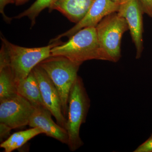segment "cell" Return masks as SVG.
<instances>
[{
    "label": "cell",
    "mask_w": 152,
    "mask_h": 152,
    "mask_svg": "<svg viewBox=\"0 0 152 152\" xmlns=\"http://www.w3.org/2000/svg\"><path fill=\"white\" fill-rule=\"evenodd\" d=\"M66 42L53 48L51 56H61L75 62L83 64L91 60L106 61L95 27L84 28L69 38Z\"/></svg>",
    "instance_id": "7a4b0ae2"
},
{
    "label": "cell",
    "mask_w": 152,
    "mask_h": 152,
    "mask_svg": "<svg viewBox=\"0 0 152 152\" xmlns=\"http://www.w3.org/2000/svg\"><path fill=\"white\" fill-rule=\"evenodd\" d=\"M34 109L29 101L17 94L0 101V123L12 129L27 126Z\"/></svg>",
    "instance_id": "8992f818"
},
{
    "label": "cell",
    "mask_w": 152,
    "mask_h": 152,
    "mask_svg": "<svg viewBox=\"0 0 152 152\" xmlns=\"http://www.w3.org/2000/svg\"><path fill=\"white\" fill-rule=\"evenodd\" d=\"M28 0H16L15 4L17 6H20L23 4L27 2Z\"/></svg>",
    "instance_id": "ffe728a7"
},
{
    "label": "cell",
    "mask_w": 152,
    "mask_h": 152,
    "mask_svg": "<svg viewBox=\"0 0 152 152\" xmlns=\"http://www.w3.org/2000/svg\"><path fill=\"white\" fill-rule=\"evenodd\" d=\"M91 100L83 80L78 76L71 88L68 99L66 129L68 134V146L71 151L79 149L84 145L80 137L82 125L86 121Z\"/></svg>",
    "instance_id": "6da1fadb"
},
{
    "label": "cell",
    "mask_w": 152,
    "mask_h": 152,
    "mask_svg": "<svg viewBox=\"0 0 152 152\" xmlns=\"http://www.w3.org/2000/svg\"><path fill=\"white\" fill-rule=\"evenodd\" d=\"M114 3H116L117 4L120 5L122 4L125 2L127 0H112Z\"/></svg>",
    "instance_id": "44dd1931"
},
{
    "label": "cell",
    "mask_w": 152,
    "mask_h": 152,
    "mask_svg": "<svg viewBox=\"0 0 152 152\" xmlns=\"http://www.w3.org/2000/svg\"><path fill=\"white\" fill-rule=\"evenodd\" d=\"M16 89L17 93L29 101L35 108L45 107L39 83L33 70L26 78L17 82Z\"/></svg>",
    "instance_id": "4fadbf2b"
},
{
    "label": "cell",
    "mask_w": 152,
    "mask_h": 152,
    "mask_svg": "<svg viewBox=\"0 0 152 152\" xmlns=\"http://www.w3.org/2000/svg\"><path fill=\"white\" fill-rule=\"evenodd\" d=\"M37 80L45 107L54 117L57 123L66 129L67 119L64 116L58 92L46 72L39 64L33 69Z\"/></svg>",
    "instance_id": "52a82bcc"
},
{
    "label": "cell",
    "mask_w": 152,
    "mask_h": 152,
    "mask_svg": "<svg viewBox=\"0 0 152 152\" xmlns=\"http://www.w3.org/2000/svg\"><path fill=\"white\" fill-rule=\"evenodd\" d=\"M16 83L7 52L2 44L0 50V101L17 94Z\"/></svg>",
    "instance_id": "7c38bea8"
},
{
    "label": "cell",
    "mask_w": 152,
    "mask_h": 152,
    "mask_svg": "<svg viewBox=\"0 0 152 152\" xmlns=\"http://www.w3.org/2000/svg\"><path fill=\"white\" fill-rule=\"evenodd\" d=\"M134 152H152V134L146 141L137 148Z\"/></svg>",
    "instance_id": "2e32d148"
},
{
    "label": "cell",
    "mask_w": 152,
    "mask_h": 152,
    "mask_svg": "<svg viewBox=\"0 0 152 152\" xmlns=\"http://www.w3.org/2000/svg\"><path fill=\"white\" fill-rule=\"evenodd\" d=\"M96 28L98 42L106 61H118L121 56L122 38L129 30L126 21L116 12L104 18Z\"/></svg>",
    "instance_id": "5b68a950"
},
{
    "label": "cell",
    "mask_w": 152,
    "mask_h": 152,
    "mask_svg": "<svg viewBox=\"0 0 152 152\" xmlns=\"http://www.w3.org/2000/svg\"><path fill=\"white\" fill-rule=\"evenodd\" d=\"M56 0H36L27 10L15 17V18L20 19L27 17L31 20V26L33 27L36 23L37 17L41 12L46 8L50 9Z\"/></svg>",
    "instance_id": "9a60e30c"
},
{
    "label": "cell",
    "mask_w": 152,
    "mask_h": 152,
    "mask_svg": "<svg viewBox=\"0 0 152 152\" xmlns=\"http://www.w3.org/2000/svg\"><path fill=\"white\" fill-rule=\"evenodd\" d=\"M15 1L16 0H0V12L4 20L7 23H10L12 18L7 16L5 14L4 10L7 5L15 3Z\"/></svg>",
    "instance_id": "e0dca14e"
},
{
    "label": "cell",
    "mask_w": 152,
    "mask_h": 152,
    "mask_svg": "<svg viewBox=\"0 0 152 152\" xmlns=\"http://www.w3.org/2000/svg\"><path fill=\"white\" fill-rule=\"evenodd\" d=\"M144 13L152 18V0H139Z\"/></svg>",
    "instance_id": "d6986e66"
},
{
    "label": "cell",
    "mask_w": 152,
    "mask_h": 152,
    "mask_svg": "<svg viewBox=\"0 0 152 152\" xmlns=\"http://www.w3.org/2000/svg\"><path fill=\"white\" fill-rule=\"evenodd\" d=\"M44 133L42 130L37 127L17 132L1 143L0 147L4 149V152H12L21 148L36 136Z\"/></svg>",
    "instance_id": "5bb4252c"
},
{
    "label": "cell",
    "mask_w": 152,
    "mask_h": 152,
    "mask_svg": "<svg viewBox=\"0 0 152 152\" xmlns=\"http://www.w3.org/2000/svg\"><path fill=\"white\" fill-rule=\"evenodd\" d=\"M94 0H56L49 9L56 10L70 21L79 23L84 18Z\"/></svg>",
    "instance_id": "8fae6325"
},
{
    "label": "cell",
    "mask_w": 152,
    "mask_h": 152,
    "mask_svg": "<svg viewBox=\"0 0 152 152\" xmlns=\"http://www.w3.org/2000/svg\"><path fill=\"white\" fill-rule=\"evenodd\" d=\"M118 14L126 21L131 37L136 48L137 59L141 57L143 45V10L139 0H127L120 5Z\"/></svg>",
    "instance_id": "ba28073f"
},
{
    "label": "cell",
    "mask_w": 152,
    "mask_h": 152,
    "mask_svg": "<svg viewBox=\"0 0 152 152\" xmlns=\"http://www.w3.org/2000/svg\"><path fill=\"white\" fill-rule=\"evenodd\" d=\"M12 129L7 125L0 123V140L1 143L8 138Z\"/></svg>",
    "instance_id": "ac0fdd59"
},
{
    "label": "cell",
    "mask_w": 152,
    "mask_h": 152,
    "mask_svg": "<svg viewBox=\"0 0 152 152\" xmlns=\"http://www.w3.org/2000/svg\"><path fill=\"white\" fill-rule=\"evenodd\" d=\"M1 38L7 52L16 83L26 78L36 66L50 56L53 48L62 43L58 40L46 46L27 48L12 43L2 35Z\"/></svg>",
    "instance_id": "3957f363"
},
{
    "label": "cell",
    "mask_w": 152,
    "mask_h": 152,
    "mask_svg": "<svg viewBox=\"0 0 152 152\" xmlns=\"http://www.w3.org/2000/svg\"><path fill=\"white\" fill-rule=\"evenodd\" d=\"M46 72L56 88L61 101L63 114L67 117L71 88L77 77L81 64L61 56H50L39 64Z\"/></svg>",
    "instance_id": "277c9868"
},
{
    "label": "cell",
    "mask_w": 152,
    "mask_h": 152,
    "mask_svg": "<svg viewBox=\"0 0 152 152\" xmlns=\"http://www.w3.org/2000/svg\"><path fill=\"white\" fill-rule=\"evenodd\" d=\"M52 114L44 107L35 108L28 126L31 128H39L44 134L68 145L69 138L66 130L52 119Z\"/></svg>",
    "instance_id": "30bf717a"
},
{
    "label": "cell",
    "mask_w": 152,
    "mask_h": 152,
    "mask_svg": "<svg viewBox=\"0 0 152 152\" xmlns=\"http://www.w3.org/2000/svg\"><path fill=\"white\" fill-rule=\"evenodd\" d=\"M119 7L112 0H94L86 15L80 21L76 23L70 29L52 39L50 42L59 40L63 37L70 38L84 28L96 27L104 18L118 12Z\"/></svg>",
    "instance_id": "9c48e42d"
}]
</instances>
